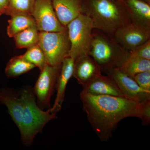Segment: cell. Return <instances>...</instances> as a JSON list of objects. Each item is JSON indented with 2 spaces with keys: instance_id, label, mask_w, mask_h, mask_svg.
I'll use <instances>...</instances> for the list:
<instances>
[{
  "instance_id": "cell-1",
  "label": "cell",
  "mask_w": 150,
  "mask_h": 150,
  "mask_svg": "<svg viewBox=\"0 0 150 150\" xmlns=\"http://www.w3.org/2000/svg\"><path fill=\"white\" fill-rule=\"evenodd\" d=\"M80 97L89 122L102 142L110 139L122 120L139 116V104L123 97L96 95L82 91Z\"/></svg>"
},
{
  "instance_id": "cell-2",
  "label": "cell",
  "mask_w": 150,
  "mask_h": 150,
  "mask_svg": "<svg viewBox=\"0 0 150 150\" xmlns=\"http://www.w3.org/2000/svg\"><path fill=\"white\" fill-rule=\"evenodd\" d=\"M0 103L4 105L20 132L24 145H32L36 135L50 121L57 118L50 109L44 111L36 102L33 90L24 88L19 93L8 88L0 90Z\"/></svg>"
},
{
  "instance_id": "cell-3",
  "label": "cell",
  "mask_w": 150,
  "mask_h": 150,
  "mask_svg": "<svg viewBox=\"0 0 150 150\" xmlns=\"http://www.w3.org/2000/svg\"><path fill=\"white\" fill-rule=\"evenodd\" d=\"M82 1V13L91 18L94 29L113 36L117 30L132 22L119 0Z\"/></svg>"
},
{
  "instance_id": "cell-4",
  "label": "cell",
  "mask_w": 150,
  "mask_h": 150,
  "mask_svg": "<svg viewBox=\"0 0 150 150\" xmlns=\"http://www.w3.org/2000/svg\"><path fill=\"white\" fill-rule=\"evenodd\" d=\"M89 55L98 64L101 72H103L120 68L129 58V52L112 35L93 29Z\"/></svg>"
},
{
  "instance_id": "cell-5",
  "label": "cell",
  "mask_w": 150,
  "mask_h": 150,
  "mask_svg": "<svg viewBox=\"0 0 150 150\" xmlns=\"http://www.w3.org/2000/svg\"><path fill=\"white\" fill-rule=\"evenodd\" d=\"M70 42L68 56L74 59L79 56L89 55L94 29L92 21L82 13L67 26Z\"/></svg>"
},
{
  "instance_id": "cell-6",
  "label": "cell",
  "mask_w": 150,
  "mask_h": 150,
  "mask_svg": "<svg viewBox=\"0 0 150 150\" xmlns=\"http://www.w3.org/2000/svg\"><path fill=\"white\" fill-rule=\"evenodd\" d=\"M38 44L44 53L47 64L60 69L70 50L67 28L60 32L39 31Z\"/></svg>"
},
{
  "instance_id": "cell-7",
  "label": "cell",
  "mask_w": 150,
  "mask_h": 150,
  "mask_svg": "<svg viewBox=\"0 0 150 150\" xmlns=\"http://www.w3.org/2000/svg\"><path fill=\"white\" fill-rule=\"evenodd\" d=\"M60 70L47 64L42 71L33 88V91L37 98V103L43 110L51 108L50 100L54 89Z\"/></svg>"
},
{
  "instance_id": "cell-8",
  "label": "cell",
  "mask_w": 150,
  "mask_h": 150,
  "mask_svg": "<svg viewBox=\"0 0 150 150\" xmlns=\"http://www.w3.org/2000/svg\"><path fill=\"white\" fill-rule=\"evenodd\" d=\"M31 16L39 31L60 32L67 29L56 16L52 0H35Z\"/></svg>"
},
{
  "instance_id": "cell-9",
  "label": "cell",
  "mask_w": 150,
  "mask_h": 150,
  "mask_svg": "<svg viewBox=\"0 0 150 150\" xmlns=\"http://www.w3.org/2000/svg\"><path fill=\"white\" fill-rule=\"evenodd\" d=\"M115 83L124 97L141 104L150 100V92L143 89L134 79L119 69H110L103 72Z\"/></svg>"
},
{
  "instance_id": "cell-10",
  "label": "cell",
  "mask_w": 150,
  "mask_h": 150,
  "mask_svg": "<svg viewBox=\"0 0 150 150\" xmlns=\"http://www.w3.org/2000/svg\"><path fill=\"white\" fill-rule=\"evenodd\" d=\"M113 36L129 52L150 40V28L131 22L117 30Z\"/></svg>"
},
{
  "instance_id": "cell-11",
  "label": "cell",
  "mask_w": 150,
  "mask_h": 150,
  "mask_svg": "<svg viewBox=\"0 0 150 150\" xmlns=\"http://www.w3.org/2000/svg\"><path fill=\"white\" fill-rule=\"evenodd\" d=\"M74 64V59L69 56L66 57L62 62L56 82V99L53 107L49 109L51 113L54 115H56L62 109L67 84L73 76Z\"/></svg>"
},
{
  "instance_id": "cell-12",
  "label": "cell",
  "mask_w": 150,
  "mask_h": 150,
  "mask_svg": "<svg viewBox=\"0 0 150 150\" xmlns=\"http://www.w3.org/2000/svg\"><path fill=\"white\" fill-rule=\"evenodd\" d=\"M82 86V91L92 94L124 97L113 80L107 75L103 76L102 74L94 77Z\"/></svg>"
},
{
  "instance_id": "cell-13",
  "label": "cell",
  "mask_w": 150,
  "mask_h": 150,
  "mask_svg": "<svg viewBox=\"0 0 150 150\" xmlns=\"http://www.w3.org/2000/svg\"><path fill=\"white\" fill-rule=\"evenodd\" d=\"M101 74L99 65L89 55L78 57L74 60L73 76L83 86L93 78Z\"/></svg>"
},
{
  "instance_id": "cell-14",
  "label": "cell",
  "mask_w": 150,
  "mask_h": 150,
  "mask_svg": "<svg viewBox=\"0 0 150 150\" xmlns=\"http://www.w3.org/2000/svg\"><path fill=\"white\" fill-rule=\"evenodd\" d=\"M52 1L56 16L65 27L82 13V0H52Z\"/></svg>"
},
{
  "instance_id": "cell-15",
  "label": "cell",
  "mask_w": 150,
  "mask_h": 150,
  "mask_svg": "<svg viewBox=\"0 0 150 150\" xmlns=\"http://www.w3.org/2000/svg\"><path fill=\"white\" fill-rule=\"evenodd\" d=\"M131 21L150 28V4L142 0H119Z\"/></svg>"
},
{
  "instance_id": "cell-16",
  "label": "cell",
  "mask_w": 150,
  "mask_h": 150,
  "mask_svg": "<svg viewBox=\"0 0 150 150\" xmlns=\"http://www.w3.org/2000/svg\"><path fill=\"white\" fill-rule=\"evenodd\" d=\"M8 23L7 32L10 38H13L16 34L28 28L36 25L32 16L23 13L12 16L8 21Z\"/></svg>"
},
{
  "instance_id": "cell-17",
  "label": "cell",
  "mask_w": 150,
  "mask_h": 150,
  "mask_svg": "<svg viewBox=\"0 0 150 150\" xmlns=\"http://www.w3.org/2000/svg\"><path fill=\"white\" fill-rule=\"evenodd\" d=\"M35 67V65L23 59L21 55L15 56L8 63L5 69L6 74L8 77H16L29 71Z\"/></svg>"
},
{
  "instance_id": "cell-18",
  "label": "cell",
  "mask_w": 150,
  "mask_h": 150,
  "mask_svg": "<svg viewBox=\"0 0 150 150\" xmlns=\"http://www.w3.org/2000/svg\"><path fill=\"white\" fill-rule=\"evenodd\" d=\"M18 48H28L38 43L39 31L36 25L28 28L13 37Z\"/></svg>"
},
{
  "instance_id": "cell-19",
  "label": "cell",
  "mask_w": 150,
  "mask_h": 150,
  "mask_svg": "<svg viewBox=\"0 0 150 150\" xmlns=\"http://www.w3.org/2000/svg\"><path fill=\"white\" fill-rule=\"evenodd\" d=\"M119 69L134 79L139 73L150 71V60L129 56Z\"/></svg>"
},
{
  "instance_id": "cell-20",
  "label": "cell",
  "mask_w": 150,
  "mask_h": 150,
  "mask_svg": "<svg viewBox=\"0 0 150 150\" xmlns=\"http://www.w3.org/2000/svg\"><path fill=\"white\" fill-rule=\"evenodd\" d=\"M21 56L25 61L38 67L40 71L47 64L44 53L38 44L28 48L27 51Z\"/></svg>"
},
{
  "instance_id": "cell-21",
  "label": "cell",
  "mask_w": 150,
  "mask_h": 150,
  "mask_svg": "<svg viewBox=\"0 0 150 150\" xmlns=\"http://www.w3.org/2000/svg\"><path fill=\"white\" fill-rule=\"evenodd\" d=\"M35 0H10L9 4L6 14L10 16L23 13L32 14Z\"/></svg>"
},
{
  "instance_id": "cell-22",
  "label": "cell",
  "mask_w": 150,
  "mask_h": 150,
  "mask_svg": "<svg viewBox=\"0 0 150 150\" xmlns=\"http://www.w3.org/2000/svg\"><path fill=\"white\" fill-rule=\"evenodd\" d=\"M129 56L150 60V40L129 51Z\"/></svg>"
},
{
  "instance_id": "cell-23",
  "label": "cell",
  "mask_w": 150,
  "mask_h": 150,
  "mask_svg": "<svg viewBox=\"0 0 150 150\" xmlns=\"http://www.w3.org/2000/svg\"><path fill=\"white\" fill-rule=\"evenodd\" d=\"M143 126H149L150 124V100L139 104V116Z\"/></svg>"
},
{
  "instance_id": "cell-24",
  "label": "cell",
  "mask_w": 150,
  "mask_h": 150,
  "mask_svg": "<svg viewBox=\"0 0 150 150\" xmlns=\"http://www.w3.org/2000/svg\"><path fill=\"white\" fill-rule=\"evenodd\" d=\"M134 79L141 88L150 92V71L139 73Z\"/></svg>"
},
{
  "instance_id": "cell-25",
  "label": "cell",
  "mask_w": 150,
  "mask_h": 150,
  "mask_svg": "<svg viewBox=\"0 0 150 150\" xmlns=\"http://www.w3.org/2000/svg\"><path fill=\"white\" fill-rule=\"evenodd\" d=\"M10 0H0V16L5 14L8 8Z\"/></svg>"
},
{
  "instance_id": "cell-26",
  "label": "cell",
  "mask_w": 150,
  "mask_h": 150,
  "mask_svg": "<svg viewBox=\"0 0 150 150\" xmlns=\"http://www.w3.org/2000/svg\"><path fill=\"white\" fill-rule=\"evenodd\" d=\"M142 1H144L145 2H146L149 4H150V0H142Z\"/></svg>"
}]
</instances>
